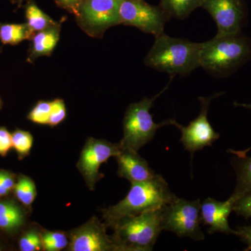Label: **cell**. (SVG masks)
Masks as SVG:
<instances>
[{"label":"cell","instance_id":"cell-14","mask_svg":"<svg viewBox=\"0 0 251 251\" xmlns=\"http://www.w3.org/2000/svg\"><path fill=\"white\" fill-rule=\"evenodd\" d=\"M115 158L118 164L119 176L128 180L131 184L143 182L156 176V173L149 166L146 160L138 152L122 150Z\"/></svg>","mask_w":251,"mask_h":251},{"label":"cell","instance_id":"cell-29","mask_svg":"<svg viewBox=\"0 0 251 251\" xmlns=\"http://www.w3.org/2000/svg\"><path fill=\"white\" fill-rule=\"evenodd\" d=\"M12 148L11 133L5 127H0V156H6Z\"/></svg>","mask_w":251,"mask_h":251},{"label":"cell","instance_id":"cell-2","mask_svg":"<svg viewBox=\"0 0 251 251\" xmlns=\"http://www.w3.org/2000/svg\"><path fill=\"white\" fill-rule=\"evenodd\" d=\"M201 47L202 43L173 38L163 33L156 36L145 59V64L172 76L187 75L201 67Z\"/></svg>","mask_w":251,"mask_h":251},{"label":"cell","instance_id":"cell-30","mask_svg":"<svg viewBox=\"0 0 251 251\" xmlns=\"http://www.w3.org/2000/svg\"><path fill=\"white\" fill-rule=\"evenodd\" d=\"M234 234L240 237L243 242L247 244V251L251 250V226L238 227Z\"/></svg>","mask_w":251,"mask_h":251},{"label":"cell","instance_id":"cell-11","mask_svg":"<svg viewBox=\"0 0 251 251\" xmlns=\"http://www.w3.org/2000/svg\"><path fill=\"white\" fill-rule=\"evenodd\" d=\"M105 224L97 217L73 229L69 234V251H118L111 236L106 233Z\"/></svg>","mask_w":251,"mask_h":251},{"label":"cell","instance_id":"cell-15","mask_svg":"<svg viewBox=\"0 0 251 251\" xmlns=\"http://www.w3.org/2000/svg\"><path fill=\"white\" fill-rule=\"evenodd\" d=\"M25 213L19 204L10 200L0 201V229L9 234L18 232L25 223Z\"/></svg>","mask_w":251,"mask_h":251},{"label":"cell","instance_id":"cell-7","mask_svg":"<svg viewBox=\"0 0 251 251\" xmlns=\"http://www.w3.org/2000/svg\"><path fill=\"white\" fill-rule=\"evenodd\" d=\"M122 0H82L76 12L79 24L87 34L100 36L112 26L120 24Z\"/></svg>","mask_w":251,"mask_h":251},{"label":"cell","instance_id":"cell-4","mask_svg":"<svg viewBox=\"0 0 251 251\" xmlns=\"http://www.w3.org/2000/svg\"><path fill=\"white\" fill-rule=\"evenodd\" d=\"M171 82L152 98L145 97L140 102L131 103L128 107L123 121V138L120 142L122 150L138 152L153 139L157 130L164 126L171 125L172 119L160 123L153 122L150 112L155 100L168 88Z\"/></svg>","mask_w":251,"mask_h":251},{"label":"cell","instance_id":"cell-20","mask_svg":"<svg viewBox=\"0 0 251 251\" xmlns=\"http://www.w3.org/2000/svg\"><path fill=\"white\" fill-rule=\"evenodd\" d=\"M237 168V185L232 196L238 199L244 195L251 193V157L245 156Z\"/></svg>","mask_w":251,"mask_h":251},{"label":"cell","instance_id":"cell-22","mask_svg":"<svg viewBox=\"0 0 251 251\" xmlns=\"http://www.w3.org/2000/svg\"><path fill=\"white\" fill-rule=\"evenodd\" d=\"M43 250L60 251L68 248L69 238L67 234L58 231H44L41 232Z\"/></svg>","mask_w":251,"mask_h":251},{"label":"cell","instance_id":"cell-16","mask_svg":"<svg viewBox=\"0 0 251 251\" xmlns=\"http://www.w3.org/2000/svg\"><path fill=\"white\" fill-rule=\"evenodd\" d=\"M60 27L58 25L36 32L31 37V47L29 52V62L37 57L50 55L57 46L59 39Z\"/></svg>","mask_w":251,"mask_h":251},{"label":"cell","instance_id":"cell-5","mask_svg":"<svg viewBox=\"0 0 251 251\" xmlns=\"http://www.w3.org/2000/svg\"><path fill=\"white\" fill-rule=\"evenodd\" d=\"M250 52L247 41L239 34L216 36L202 43L200 64L213 74H224L237 67Z\"/></svg>","mask_w":251,"mask_h":251},{"label":"cell","instance_id":"cell-17","mask_svg":"<svg viewBox=\"0 0 251 251\" xmlns=\"http://www.w3.org/2000/svg\"><path fill=\"white\" fill-rule=\"evenodd\" d=\"M203 0H161L159 6L170 18L184 19L201 7Z\"/></svg>","mask_w":251,"mask_h":251},{"label":"cell","instance_id":"cell-19","mask_svg":"<svg viewBox=\"0 0 251 251\" xmlns=\"http://www.w3.org/2000/svg\"><path fill=\"white\" fill-rule=\"evenodd\" d=\"M25 16L28 27L34 34L57 25L52 18L41 11L34 2L27 4L25 10Z\"/></svg>","mask_w":251,"mask_h":251},{"label":"cell","instance_id":"cell-23","mask_svg":"<svg viewBox=\"0 0 251 251\" xmlns=\"http://www.w3.org/2000/svg\"><path fill=\"white\" fill-rule=\"evenodd\" d=\"M13 148L17 153L18 158L22 160L30 153L34 143V138L29 132L21 129L14 130L11 133Z\"/></svg>","mask_w":251,"mask_h":251},{"label":"cell","instance_id":"cell-12","mask_svg":"<svg viewBox=\"0 0 251 251\" xmlns=\"http://www.w3.org/2000/svg\"><path fill=\"white\" fill-rule=\"evenodd\" d=\"M201 7L215 21L216 36L239 34L244 16L242 0H203Z\"/></svg>","mask_w":251,"mask_h":251},{"label":"cell","instance_id":"cell-31","mask_svg":"<svg viewBox=\"0 0 251 251\" xmlns=\"http://www.w3.org/2000/svg\"><path fill=\"white\" fill-rule=\"evenodd\" d=\"M57 1H59L64 6L72 8L76 11L77 6H78L82 0H57Z\"/></svg>","mask_w":251,"mask_h":251},{"label":"cell","instance_id":"cell-26","mask_svg":"<svg viewBox=\"0 0 251 251\" xmlns=\"http://www.w3.org/2000/svg\"><path fill=\"white\" fill-rule=\"evenodd\" d=\"M67 117V108L62 99H55L52 101V109L50 115L49 125L50 126H56L62 123Z\"/></svg>","mask_w":251,"mask_h":251},{"label":"cell","instance_id":"cell-27","mask_svg":"<svg viewBox=\"0 0 251 251\" xmlns=\"http://www.w3.org/2000/svg\"><path fill=\"white\" fill-rule=\"evenodd\" d=\"M16 183L14 174L5 170H0V198L5 197L14 191Z\"/></svg>","mask_w":251,"mask_h":251},{"label":"cell","instance_id":"cell-25","mask_svg":"<svg viewBox=\"0 0 251 251\" xmlns=\"http://www.w3.org/2000/svg\"><path fill=\"white\" fill-rule=\"evenodd\" d=\"M52 109V101L41 100L36 103L29 113L27 119L37 125H49L50 115Z\"/></svg>","mask_w":251,"mask_h":251},{"label":"cell","instance_id":"cell-24","mask_svg":"<svg viewBox=\"0 0 251 251\" xmlns=\"http://www.w3.org/2000/svg\"><path fill=\"white\" fill-rule=\"evenodd\" d=\"M20 251H38L43 249L41 232L37 229H28L23 234L18 242Z\"/></svg>","mask_w":251,"mask_h":251},{"label":"cell","instance_id":"cell-1","mask_svg":"<svg viewBox=\"0 0 251 251\" xmlns=\"http://www.w3.org/2000/svg\"><path fill=\"white\" fill-rule=\"evenodd\" d=\"M176 198L171 192L166 180L161 175L156 174L148 181L131 184L129 192L122 201L104 209V224L107 227H112L123 218L161 209Z\"/></svg>","mask_w":251,"mask_h":251},{"label":"cell","instance_id":"cell-28","mask_svg":"<svg viewBox=\"0 0 251 251\" xmlns=\"http://www.w3.org/2000/svg\"><path fill=\"white\" fill-rule=\"evenodd\" d=\"M233 211L245 219L251 218V193L236 200L233 204Z\"/></svg>","mask_w":251,"mask_h":251},{"label":"cell","instance_id":"cell-32","mask_svg":"<svg viewBox=\"0 0 251 251\" xmlns=\"http://www.w3.org/2000/svg\"><path fill=\"white\" fill-rule=\"evenodd\" d=\"M251 150V148L247 149V150H242V151H236V150H229L228 151L231 153H233V154L236 155L239 157V158H243L245 156H247V153L249 152V151Z\"/></svg>","mask_w":251,"mask_h":251},{"label":"cell","instance_id":"cell-9","mask_svg":"<svg viewBox=\"0 0 251 251\" xmlns=\"http://www.w3.org/2000/svg\"><path fill=\"white\" fill-rule=\"evenodd\" d=\"M122 150L120 143H112L93 138L87 139L81 151L77 168L91 191H94L97 183L103 177V175L99 173L100 167L109 158L117 156Z\"/></svg>","mask_w":251,"mask_h":251},{"label":"cell","instance_id":"cell-10","mask_svg":"<svg viewBox=\"0 0 251 251\" xmlns=\"http://www.w3.org/2000/svg\"><path fill=\"white\" fill-rule=\"evenodd\" d=\"M223 93L216 94L210 97H199L201 112L199 115L187 126L179 125L176 120H171V125L175 126L181 132V142L184 148L191 153L205 147H210L219 139V133H216L208 120L207 115L211 100Z\"/></svg>","mask_w":251,"mask_h":251},{"label":"cell","instance_id":"cell-6","mask_svg":"<svg viewBox=\"0 0 251 251\" xmlns=\"http://www.w3.org/2000/svg\"><path fill=\"white\" fill-rule=\"evenodd\" d=\"M201 206L200 200L190 201L176 198L161 209L163 230L174 232L179 237L203 240L204 235L200 226Z\"/></svg>","mask_w":251,"mask_h":251},{"label":"cell","instance_id":"cell-3","mask_svg":"<svg viewBox=\"0 0 251 251\" xmlns=\"http://www.w3.org/2000/svg\"><path fill=\"white\" fill-rule=\"evenodd\" d=\"M161 209L144 211L128 216L112 226L111 236L118 251H152L158 235L163 230Z\"/></svg>","mask_w":251,"mask_h":251},{"label":"cell","instance_id":"cell-33","mask_svg":"<svg viewBox=\"0 0 251 251\" xmlns=\"http://www.w3.org/2000/svg\"><path fill=\"white\" fill-rule=\"evenodd\" d=\"M235 106L243 107V108L250 109L251 110V103H234Z\"/></svg>","mask_w":251,"mask_h":251},{"label":"cell","instance_id":"cell-21","mask_svg":"<svg viewBox=\"0 0 251 251\" xmlns=\"http://www.w3.org/2000/svg\"><path fill=\"white\" fill-rule=\"evenodd\" d=\"M15 196L23 205L30 206L35 200V183L29 176L21 175L16 181L14 189Z\"/></svg>","mask_w":251,"mask_h":251},{"label":"cell","instance_id":"cell-34","mask_svg":"<svg viewBox=\"0 0 251 251\" xmlns=\"http://www.w3.org/2000/svg\"><path fill=\"white\" fill-rule=\"evenodd\" d=\"M1 107H2V102H1V99H0V110H1Z\"/></svg>","mask_w":251,"mask_h":251},{"label":"cell","instance_id":"cell-13","mask_svg":"<svg viewBox=\"0 0 251 251\" xmlns=\"http://www.w3.org/2000/svg\"><path fill=\"white\" fill-rule=\"evenodd\" d=\"M235 199L231 196L225 202H219L213 198L204 200L201 206V219L205 226H209L208 232H222L234 234L235 230L231 229L228 223L229 214L233 211Z\"/></svg>","mask_w":251,"mask_h":251},{"label":"cell","instance_id":"cell-18","mask_svg":"<svg viewBox=\"0 0 251 251\" xmlns=\"http://www.w3.org/2000/svg\"><path fill=\"white\" fill-rule=\"evenodd\" d=\"M33 35L27 23L0 25V41L4 45H17L23 41L31 39Z\"/></svg>","mask_w":251,"mask_h":251},{"label":"cell","instance_id":"cell-35","mask_svg":"<svg viewBox=\"0 0 251 251\" xmlns=\"http://www.w3.org/2000/svg\"><path fill=\"white\" fill-rule=\"evenodd\" d=\"M17 1H21V0H17Z\"/></svg>","mask_w":251,"mask_h":251},{"label":"cell","instance_id":"cell-8","mask_svg":"<svg viewBox=\"0 0 251 251\" xmlns=\"http://www.w3.org/2000/svg\"><path fill=\"white\" fill-rule=\"evenodd\" d=\"M170 19L161 6H153L144 0H122L120 4V24L133 26L155 36L164 33Z\"/></svg>","mask_w":251,"mask_h":251}]
</instances>
